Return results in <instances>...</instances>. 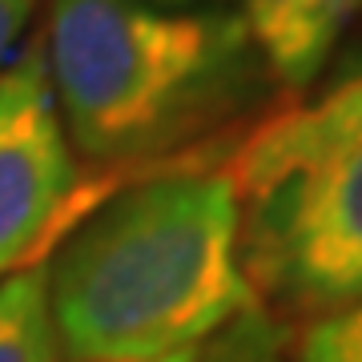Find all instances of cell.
Here are the masks:
<instances>
[{
    "mask_svg": "<svg viewBox=\"0 0 362 362\" xmlns=\"http://www.w3.org/2000/svg\"><path fill=\"white\" fill-rule=\"evenodd\" d=\"M0 362H57L49 262L0 278Z\"/></svg>",
    "mask_w": 362,
    "mask_h": 362,
    "instance_id": "obj_7",
    "label": "cell"
},
{
    "mask_svg": "<svg viewBox=\"0 0 362 362\" xmlns=\"http://www.w3.org/2000/svg\"><path fill=\"white\" fill-rule=\"evenodd\" d=\"M28 16H33V0H0V69L13 61L28 28Z\"/></svg>",
    "mask_w": 362,
    "mask_h": 362,
    "instance_id": "obj_10",
    "label": "cell"
},
{
    "mask_svg": "<svg viewBox=\"0 0 362 362\" xmlns=\"http://www.w3.org/2000/svg\"><path fill=\"white\" fill-rule=\"evenodd\" d=\"M45 69L65 133L97 165H141L202 137L266 73L218 0H52Z\"/></svg>",
    "mask_w": 362,
    "mask_h": 362,
    "instance_id": "obj_2",
    "label": "cell"
},
{
    "mask_svg": "<svg viewBox=\"0 0 362 362\" xmlns=\"http://www.w3.org/2000/svg\"><path fill=\"white\" fill-rule=\"evenodd\" d=\"M362 129V73L342 81L338 89L322 93L318 101L298 105L290 113L266 121L262 129L246 137V145L233 157V181L242 194H258L262 185L282 177L286 169L310 161L330 145L346 141L350 133Z\"/></svg>",
    "mask_w": 362,
    "mask_h": 362,
    "instance_id": "obj_6",
    "label": "cell"
},
{
    "mask_svg": "<svg viewBox=\"0 0 362 362\" xmlns=\"http://www.w3.org/2000/svg\"><path fill=\"white\" fill-rule=\"evenodd\" d=\"M294 362H362V302H350L342 310L322 314L302 334L294 350Z\"/></svg>",
    "mask_w": 362,
    "mask_h": 362,
    "instance_id": "obj_9",
    "label": "cell"
},
{
    "mask_svg": "<svg viewBox=\"0 0 362 362\" xmlns=\"http://www.w3.org/2000/svg\"><path fill=\"white\" fill-rule=\"evenodd\" d=\"M246 270L294 310L362 302V129L250 194Z\"/></svg>",
    "mask_w": 362,
    "mask_h": 362,
    "instance_id": "obj_3",
    "label": "cell"
},
{
    "mask_svg": "<svg viewBox=\"0 0 362 362\" xmlns=\"http://www.w3.org/2000/svg\"><path fill=\"white\" fill-rule=\"evenodd\" d=\"M194 350H185V354H165V358H149V362H189Z\"/></svg>",
    "mask_w": 362,
    "mask_h": 362,
    "instance_id": "obj_11",
    "label": "cell"
},
{
    "mask_svg": "<svg viewBox=\"0 0 362 362\" xmlns=\"http://www.w3.org/2000/svg\"><path fill=\"white\" fill-rule=\"evenodd\" d=\"M242 230L230 169H165L125 185L49 262L57 350L69 362L197 350L254 306Z\"/></svg>",
    "mask_w": 362,
    "mask_h": 362,
    "instance_id": "obj_1",
    "label": "cell"
},
{
    "mask_svg": "<svg viewBox=\"0 0 362 362\" xmlns=\"http://www.w3.org/2000/svg\"><path fill=\"white\" fill-rule=\"evenodd\" d=\"M189 362H294V358L286 350L282 330L258 306H250L230 326H221L214 338H206L189 354Z\"/></svg>",
    "mask_w": 362,
    "mask_h": 362,
    "instance_id": "obj_8",
    "label": "cell"
},
{
    "mask_svg": "<svg viewBox=\"0 0 362 362\" xmlns=\"http://www.w3.org/2000/svg\"><path fill=\"white\" fill-rule=\"evenodd\" d=\"M81 206V173L40 45L0 69V278L33 266Z\"/></svg>",
    "mask_w": 362,
    "mask_h": 362,
    "instance_id": "obj_4",
    "label": "cell"
},
{
    "mask_svg": "<svg viewBox=\"0 0 362 362\" xmlns=\"http://www.w3.org/2000/svg\"><path fill=\"white\" fill-rule=\"evenodd\" d=\"M358 13L362 0H238L250 45L282 89H306Z\"/></svg>",
    "mask_w": 362,
    "mask_h": 362,
    "instance_id": "obj_5",
    "label": "cell"
}]
</instances>
